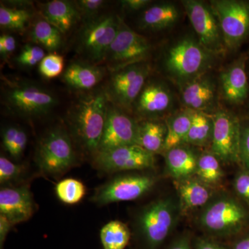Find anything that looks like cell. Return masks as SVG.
Returning <instances> with one entry per match:
<instances>
[{
  "label": "cell",
  "instance_id": "83f0119b",
  "mask_svg": "<svg viewBox=\"0 0 249 249\" xmlns=\"http://www.w3.org/2000/svg\"><path fill=\"white\" fill-rule=\"evenodd\" d=\"M191 119V127L185 142L204 145L212 139L213 121L201 111H188Z\"/></svg>",
  "mask_w": 249,
  "mask_h": 249
},
{
  "label": "cell",
  "instance_id": "ab89813d",
  "mask_svg": "<svg viewBox=\"0 0 249 249\" xmlns=\"http://www.w3.org/2000/svg\"><path fill=\"white\" fill-rule=\"evenodd\" d=\"M240 157L249 172V128L241 132Z\"/></svg>",
  "mask_w": 249,
  "mask_h": 249
},
{
  "label": "cell",
  "instance_id": "7c38bea8",
  "mask_svg": "<svg viewBox=\"0 0 249 249\" xmlns=\"http://www.w3.org/2000/svg\"><path fill=\"white\" fill-rule=\"evenodd\" d=\"M138 133L139 124L121 108L109 102L106 124L97 153L127 145H137Z\"/></svg>",
  "mask_w": 249,
  "mask_h": 249
},
{
  "label": "cell",
  "instance_id": "cb8c5ba5",
  "mask_svg": "<svg viewBox=\"0 0 249 249\" xmlns=\"http://www.w3.org/2000/svg\"><path fill=\"white\" fill-rule=\"evenodd\" d=\"M177 8L169 3L154 5L144 11L141 18V27L152 30H160L170 27L178 20Z\"/></svg>",
  "mask_w": 249,
  "mask_h": 249
},
{
  "label": "cell",
  "instance_id": "484cf974",
  "mask_svg": "<svg viewBox=\"0 0 249 249\" xmlns=\"http://www.w3.org/2000/svg\"><path fill=\"white\" fill-rule=\"evenodd\" d=\"M167 127L164 124L146 121L139 124L137 145L153 154L163 150Z\"/></svg>",
  "mask_w": 249,
  "mask_h": 249
},
{
  "label": "cell",
  "instance_id": "2e32d148",
  "mask_svg": "<svg viewBox=\"0 0 249 249\" xmlns=\"http://www.w3.org/2000/svg\"><path fill=\"white\" fill-rule=\"evenodd\" d=\"M35 210L34 199L27 186L3 188L0 191V215L13 225L27 221Z\"/></svg>",
  "mask_w": 249,
  "mask_h": 249
},
{
  "label": "cell",
  "instance_id": "60d3db41",
  "mask_svg": "<svg viewBox=\"0 0 249 249\" xmlns=\"http://www.w3.org/2000/svg\"><path fill=\"white\" fill-rule=\"evenodd\" d=\"M151 1L149 0H124L121 1L124 9L131 11H139L145 8Z\"/></svg>",
  "mask_w": 249,
  "mask_h": 249
},
{
  "label": "cell",
  "instance_id": "6da1fadb",
  "mask_svg": "<svg viewBox=\"0 0 249 249\" xmlns=\"http://www.w3.org/2000/svg\"><path fill=\"white\" fill-rule=\"evenodd\" d=\"M109 101L104 88L82 91L72 102L67 121L73 142L86 153H97L106 124Z\"/></svg>",
  "mask_w": 249,
  "mask_h": 249
},
{
  "label": "cell",
  "instance_id": "8fae6325",
  "mask_svg": "<svg viewBox=\"0 0 249 249\" xmlns=\"http://www.w3.org/2000/svg\"><path fill=\"white\" fill-rule=\"evenodd\" d=\"M207 53L200 44L192 39H184L170 49L165 66L178 78H191L206 67L209 62Z\"/></svg>",
  "mask_w": 249,
  "mask_h": 249
},
{
  "label": "cell",
  "instance_id": "f1b7e54d",
  "mask_svg": "<svg viewBox=\"0 0 249 249\" xmlns=\"http://www.w3.org/2000/svg\"><path fill=\"white\" fill-rule=\"evenodd\" d=\"M130 231L124 223L111 221L102 228L100 233L104 249H124L130 239Z\"/></svg>",
  "mask_w": 249,
  "mask_h": 249
},
{
  "label": "cell",
  "instance_id": "ee69618b",
  "mask_svg": "<svg viewBox=\"0 0 249 249\" xmlns=\"http://www.w3.org/2000/svg\"><path fill=\"white\" fill-rule=\"evenodd\" d=\"M168 249H193L188 237H182L175 241Z\"/></svg>",
  "mask_w": 249,
  "mask_h": 249
},
{
  "label": "cell",
  "instance_id": "1f68e13d",
  "mask_svg": "<svg viewBox=\"0 0 249 249\" xmlns=\"http://www.w3.org/2000/svg\"><path fill=\"white\" fill-rule=\"evenodd\" d=\"M3 147L13 158L22 157L27 147V134L19 126L9 125L4 127L1 134Z\"/></svg>",
  "mask_w": 249,
  "mask_h": 249
},
{
  "label": "cell",
  "instance_id": "7402d4cb",
  "mask_svg": "<svg viewBox=\"0 0 249 249\" xmlns=\"http://www.w3.org/2000/svg\"><path fill=\"white\" fill-rule=\"evenodd\" d=\"M62 36L63 34L58 29L42 18L33 24L29 39L33 44L40 46L49 53H53L62 48Z\"/></svg>",
  "mask_w": 249,
  "mask_h": 249
},
{
  "label": "cell",
  "instance_id": "f546056e",
  "mask_svg": "<svg viewBox=\"0 0 249 249\" xmlns=\"http://www.w3.org/2000/svg\"><path fill=\"white\" fill-rule=\"evenodd\" d=\"M191 124V116L188 111L168 121L166 124L167 133L163 150L168 151L185 142Z\"/></svg>",
  "mask_w": 249,
  "mask_h": 249
},
{
  "label": "cell",
  "instance_id": "5bb4252c",
  "mask_svg": "<svg viewBox=\"0 0 249 249\" xmlns=\"http://www.w3.org/2000/svg\"><path fill=\"white\" fill-rule=\"evenodd\" d=\"M93 163L103 172L116 173L152 168L155 157L139 145H132L96 154Z\"/></svg>",
  "mask_w": 249,
  "mask_h": 249
},
{
  "label": "cell",
  "instance_id": "d6986e66",
  "mask_svg": "<svg viewBox=\"0 0 249 249\" xmlns=\"http://www.w3.org/2000/svg\"><path fill=\"white\" fill-rule=\"evenodd\" d=\"M180 203L184 210H193L204 206L212 196V191L198 178H187L175 182Z\"/></svg>",
  "mask_w": 249,
  "mask_h": 249
},
{
  "label": "cell",
  "instance_id": "44dd1931",
  "mask_svg": "<svg viewBox=\"0 0 249 249\" xmlns=\"http://www.w3.org/2000/svg\"><path fill=\"white\" fill-rule=\"evenodd\" d=\"M197 160L194 152L186 147L178 146L167 151V169L177 181L191 178L195 175Z\"/></svg>",
  "mask_w": 249,
  "mask_h": 249
},
{
  "label": "cell",
  "instance_id": "9a60e30c",
  "mask_svg": "<svg viewBox=\"0 0 249 249\" xmlns=\"http://www.w3.org/2000/svg\"><path fill=\"white\" fill-rule=\"evenodd\" d=\"M183 6L199 37V44L207 52L219 53L223 49L222 31L212 9L199 1H183Z\"/></svg>",
  "mask_w": 249,
  "mask_h": 249
},
{
  "label": "cell",
  "instance_id": "603a6c76",
  "mask_svg": "<svg viewBox=\"0 0 249 249\" xmlns=\"http://www.w3.org/2000/svg\"><path fill=\"white\" fill-rule=\"evenodd\" d=\"M214 97L213 85L206 79L191 82L183 91V101L192 110L201 111L209 107Z\"/></svg>",
  "mask_w": 249,
  "mask_h": 249
},
{
  "label": "cell",
  "instance_id": "7bdbcfd3",
  "mask_svg": "<svg viewBox=\"0 0 249 249\" xmlns=\"http://www.w3.org/2000/svg\"><path fill=\"white\" fill-rule=\"evenodd\" d=\"M196 249H227L224 246L205 239H198L196 243Z\"/></svg>",
  "mask_w": 249,
  "mask_h": 249
},
{
  "label": "cell",
  "instance_id": "52a82bcc",
  "mask_svg": "<svg viewBox=\"0 0 249 249\" xmlns=\"http://www.w3.org/2000/svg\"><path fill=\"white\" fill-rule=\"evenodd\" d=\"M150 71L149 65L142 62L111 73L103 87L109 102L121 109L130 107L145 86Z\"/></svg>",
  "mask_w": 249,
  "mask_h": 249
},
{
  "label": "cell",
  "instance_id": "836d02e7",
  "mask_svg": "<svg viewBox=\"0 0 249 249\" xmlns=\"http://www.w3.org/2000/svg\"><path fill=\"white\" fill-rule=\"evenodd\" d=\"M45 57V50L35 44H27L21 49L20 53L16 58L19 66L31 68L40 64Z\"/></svg>",
  "mask_w": 249,
  "mask_h": 249
},
{
  "label": "cell",
  "instance_id": "9c48e42d",
  "mask_svg": "<svg viewBox=\"0 0 249 249\" xmlns=\"http://www.w3.org/2000/svg\"><path fill=\"white\" fill-rule=\"evenodd\" d=\"M156 178L147 175H127L116 177L95 192L91 201L98 205L139 199L155 186Z\"/></svg>",
  "mask_w": 249,
  "mask_h": 249
},
{
  "label": "cell",
  "instance_id": "f35d334b",
  "mask_svg": "<svg viewBox=\"0 0 249 249\" xmlns=\"http://www.w3.org/2000/svg\"><path fill=\"white\" fill-rule=\"evenodd\" d=\"M17 47V42L14 36L4 34L0 36V55L6 60L14 53Z\"/></svg>",
  "mask_w": 249,
  "mask_h": 249
},
{
  "label": "cell",
  "instance_id": "e575fe53",
  "mask_svg": "<svg viewBox=\"0 0 249 249\" xmlns=\"http://www.w3.org/2000/svg\"><path fill=\"white\" fill-rule=\"evenodd\" d=\"M64 63V58L60 54L49 53L39 64L38 71L44 78L52 79L63 73Z\"/></svg>",
  "mask_w": 249,
  "mask_h": 249
},
{
  "label": "cell",
  "instance_id": "4dcf8cb0",
  "mask_svg": "<svg viewBox=\"0 0 249 249\" xmlns=\"http://www.w3.org/2000/svg\"><path fill=\"white\" fill-rule=\"evenodd\" d=\"M196 175L208 186L217 184L224 173L219 159L213 153H205L198 158Z\"/></svg>",
  "mask_w": 249,
  "mask_h": 249
},
{
  "label": "cell",
  "instance_id": "74e56055",
  "mask_svg": "<svg viewBox=\"0 0 249 249\" xmlns=\"http://www.w3.org/2000/svg\"><path fill=\"white\" fill-rule=\"evenodd\" d=\"M234 188L241 198L249 203V172H241L236 176Z\"/></svg>",
  "mask_w": 249,
  "mask_h": 249
},
{
  "label": "cell",
  "instance_id": "4fadbf2b",
  "mask_svg": "<svg viewBox=\"0 0 249 249\" xmlns=\"http://www.w3.org/2000/svg\"><path fill=\"white\" fill-rule=\"evenodd\" d=\"M213 131L211 151L224 163H235L241 160V132L238 122L224 111L213 118Z\"/></svg>",
  "mask_w": 249,
  "mask_h": 249
},
{
  "label": "cell",
  "instance_id": "8d00e7d4",
  "mask_svg": "<svg viewBox=\"0 0 249 249\" xmlns=\"http://www.w3.org/2000/svg\"><path fill=\"white\" fill-rule=\"evenodd\" d=\"M24 171V168L16 164L5 157H0V182L9 183L19 178Z\"/></svg>",
  "mask_w": 249,
  "mask_h": 249
},
{
  "label": "cell",
  "instance_id": "ffe728a7",
  "mask_svg": "<svg viewBox=\"0 0 249 249\" xmlns=\"http://www.w3.org/2000/svg\"><path fill=\"white\" fill-rule=\"evenodd\" d=\"M134 104L141 114L153 115L168 109L170 104V96L161 85L145 83Z\"/></svg>",
  "mask_w": 249,
  "mask_h": 249
},
{
  "label": "cell",
  "instance_id": "7a4b0ae2",
  "mask_svg": "<svg viewBox=\"0 0 249 249\" xmlns=\"http://www.w3.org/2000/svg\"><path fill=\"white\" fill-rule=\"evenodd\" d=\"M1 103L10 114L31 121L49 115L58 100L55 93L36 82L4 78Z\"/></svg>",
  "mask_w": 249,
  "mask_h": 249
},
{
  "label": "cell",
  "instance_id": "e0dca14e",
  "mask_svg": "<svg viewBox=\"0 0 249 249\" xmlns=\"http://www.w3.org/2000/svg\"><path fill=\"white\" fill-rule=\"evenodd\" d=\"M106 67L90 63L85 60H74L67 66L62 80L71 89L88 91L95 89L107 73Z\"/></svg>",
  "mask_w": 249,
  "mask_h": 249
},
{
  "label": "cell",
  "instance_id": "5b68a950",
  "mask_svg": "<svg viewBox=\"0 0 249 249\" xmlns=\"http://www.w3.org/2000/svg\"><path fill=\"white\" fill-rule=\"evenodd\" d=\"M178 205L170 197L157 199L139 214L137 224L147 249H157L173 230L178 218Z\"/></svg>",
  "mask_w": 249,
  "mask_h": 249
},
{
  "label": "cell",
  "instance_id": "b9f144b4",
  "mask_svg": "<svg viewBox=\"0 0 249 249\" xmlns=\"http://www.w3.org/2000/svg\"><path fill=\"white\" fill-rule=\"evenodd\" d=\"M13 226L6 217L0 215V249H4L5 240Z\"/></svg>",
  "mask_w": 249,
  "mask_h": 249
},
{
  "label": "cell",
  "instance_id": "277c9868",
  "mask_svg": "<svg viewBox=\"0 0 249 249\" xmlns=\"http://www.w3.org/2000/svg\"><path fill=\"white\" fill-rule=\"evenodd\" d=\"M35 160L42 173L51 176L65 173L76 162L71 135L60 126L49 129L39 141Z\"/></svg>",
  "mask_w": 249,
  "mask_h": 249
},
{
  "label": "cell",
  "instance_id": "4316f807",
  "mask_svg": "<svg viewBox=\"0 0 249 249\" xmlns=\"http://www.w3.org/2000/svg\"><path fill=\"white\" fill-rule=\"evenodd\" d=\"M14 6H6L1 3L0 6V27L2 29L17 31H24L27 29L34 12L28 8L29 3L19 4Z\"/></svg>",
  "mask_w": 249,
  "mask_h": 249
},
{
  "label": "cell",
  "instance_id": "30bf717a",
  "mask_svg": "<svg viewBox=\"0 0 249 249\" xmlns=\"http://www.w3.org/2000/svg\"><path fill=\"white\" fill-rule=\"evenodd\" d=\"M217 18L224 43L229 48L238 45L249 31V6L243 1H211Z\"/></svg>",
  "mask_w": 249,
  "mask_h": 249
},
{
  "label": "cell",
  "instance_id": "d590c367",
  "mask_svg": "<svg viewBox=\"0 0 249 249\" xmlns=\"http://www.w3.org/2000/svg\"><path fill=\"white\" fill-rule=\"evenodd\" d=\"M74 4L81 19L85 22L98 17L106 1L103 0H78L74 1Z\"/></svg>",
  "mask_w": 249,
  "mask_h": 249
},
{
  "label": "cell",
  "instance_id": "8992f818",
  "mask_svg": "<svg viewBox=\"0 0 249 249\" xmlns=\"http://www.w3.org/2000/svg\"><path fill=\"white\" fill-rule=\"evenodd\" d=\"M152 47L143 36L137 34L121 19L120 27L104 62L107 71H119L145 61L150 55Z\"/></svg>",
  "mask_w": 249,
  "mask_h": 249
},
{
  "label": "cell",
  "instance_id": "3957f363",
  "mask_svg": "<svg viewBox=\"0 0 249 249\" xmlns=\"http://www.w3.org/2000/svg\"><path fill=\"white\" fill-rule=\"evenodd\" d=\"M121 19L117 15L106 14L84 22L76 40V52L82 60L98 65L104 62L117 35Z\"/></svg>",
  "mask_w": 249,
  "mask_h": 249
},
{
  "label": "cell",
  "instance_id": "ac0fdd59",
  "mask_svg": "<svg viewBox=\"0 0 249 249\" xmlns=\"http://www.w3.org/2000/svg\"><path fill=\"white\" fill-rule=\"evenodd\" d=\"M42 18L62 34H67L81 19L74 2L66 0H53L39 4Z\"/></svg>",
  "mask_w": 249,
  "mask_h": 249
},
{
  "label": "cell",
  "instance_id": "d4e9b609",
  "mask_svg": "<svg viewBox=\"0 0 249 249\" xmlns=\"http://www.w3.org/2000/svg\"><path fill=\"white\" fill-rule=\"evenodd\" d=\"M222 81L225 97L231 102H242L247 97L248 80L242 65H235L224 73Z\"/></svg>",
  "mask_w": 249,
  "mask_h": 249
},
{
  "label": "cell",
  "instance_id": "f6af8a7d",
  "mask_svg": "<svg viewBox=\"0 0 249 249\" xmlns=\"http://www.w3.org/2000/svg\"><path fill=\"white\" fill-rule=\"evenodd\" d=\"M233 249H249V236L238 241L234 246Z\"/></svg>",
  "mask_w": 249,
  "mask_h": 249
},
{
  "label": "cell",
  "instance_id": "d6a6232c",
  "mask_svg": "<svg viewBox=\"0 0 249 249\" xmlns=\"http://www.w3.org/2000/svg\"><path fill=\"white\" fill-rule=\"evenodd\" d=\"M55 193L62 202L76 204L80 202L86 194V188L79 180L68 178L62 180L55 186Z\"/></svg>",
  "mask_w": 249,
  "mask_h": 249
},
{
  "label": "cell",
  "instance_id": "ba28073f",
  "mask_svg": "<svg viewBox=\"0 0 249 249\" xmlns=\"http://www.w3.org/2000/svg\"><path fill=\"white\" fill-rule=\"evenodd\" d=\"M247 213L242 205L230 196H221L206 206L199 224L213 235L227 236L238 231L245 224Z\"/></svg>",
  "mask_w": 249,
  "mask_h": 249
}]
</instances>
